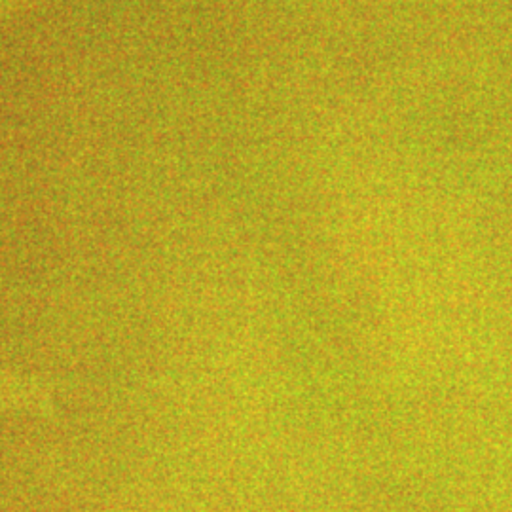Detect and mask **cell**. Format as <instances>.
Masks as SVG:
<instances>
[{
	"mask_svg": "<svg viewBox=\"0 0 512 512\" xmlns=\"http://www.w3.org/2000/svg\"><path fill=\"white\" fill-rule=\"evenodd\" d=\"M0 412L31 418H54V391L35 378L0 368Z\"/></svg>",
	"mask_w": 512,
	"mask_h": 512,
	"instance_id": "6da1fadb",
	"label": "cell"
},
{
	"mask_svg": "<svg viewBox=\"0 0 512 512\" xmlns=\"http://www.w3.org/2000/svg\"><path fill=\"white\" fill-rule=\"evenodd\" d=\"M29 0H0V21L16 14Z\"/></svg>",
	"mask_w": 512,
	"mask_h": 512,
	"instance_id": "7a4b0ae2",
	"label": "cell"
}]
</instances>
